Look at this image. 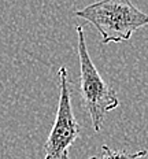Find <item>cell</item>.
Listing matches in <instances>:
<instances>
[{
  "instance_id": "6da1fadb",
  "label": "cell",
  "mask_w": 148,
  "mask_h": 159,
  "mask_svg": "<svg viewBox=\"0 0 148 159\" xmlns=\"http://www.w3.org/2000/svg\"><path fill=\"white\" fill-rule=\"evenodd\" d=\"M73 14L93 25L103 44L129 41L134 32L148 26V14L132 0H100Z\"/></svg>"
},
{
  "instance_id": "7a4b0ae2",
  "label": "cell",
  "mask_w": 148,
  "mask_h": 159,
  "mask_svg": "<svg viewBox=\"0 0 148 159\" xmlns=\"http://www.w3.org/2000/svg\"><path fill=\"white\" fill-rule=\"evenodd\" d=\"M77 30V51L80 59V92L82 107L88 111L93 130L99 133L103 126L107 112L119 106L117 92L107 84L100 75L96 66L92 62L85 43L84 29L75 26Z\"/></svg>"
},
{
  "instance_id": "3957f363",
  "label": "cell",
  "mask_w": 148,
  "mask_h": 159,
  "mask_svg": "<svg viewBox=\"0 0 148 159\" xmlns=\"http://www.w3.org/2000/svg\"><path fill=\"white\" fill-rule=\"evenodd\" d=\"M59 75V100L56 107V117L44 144V159H65L69 148L80 137V124L77 122L71 108V95L69 87L67 67L62 66Z\"/></svg>"
},
{
  "instance_id": "277c9868",
  "label": "cell",
  "mask_w": 148,
  "mask_h": 159,
  "mask_svg": "<svg viewBox=\"0 0 148 159\" xmlns=\"http://www.w3.org/2000/svg\"><path fill=\"white\" fill-rule=\"evenodd\" d=\"M147 154L148 151L146 150H141L132 154V152H128L123 150L114 151L110 147H107V145H101V155L97 159H143L147 157Z\"/></svg>"
},
{
  "instance_id": "5b68a950",
  "label": "cell",
  "mask_w": 148,
  "mask_h": 159,
  "mask_svg": "<svg viewBox=\"0 0 148 159\" xmlns=\"http://www.w3.org/2000/svg\"><path fill=\"white\" fill-rule=\"evenodd\" d=\"M65 159H70V157H69V154H67V155H66V157H65Z\"/></svg>"
}]
</instances>
